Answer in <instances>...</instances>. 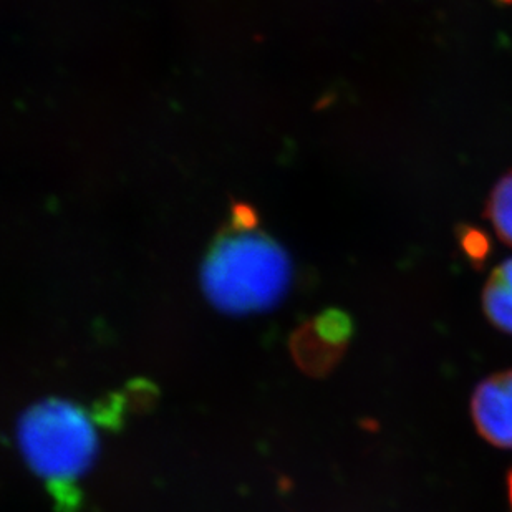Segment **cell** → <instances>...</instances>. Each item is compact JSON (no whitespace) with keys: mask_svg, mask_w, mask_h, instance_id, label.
<instances>
[{"mask_svg":"<svg viewBox=\"0 0 512 512\" xmlns=\"http://www.w3.org/2000/svg\"><path fill=\"white\" fill-rule=\"evenodd\" d=\"M483 305L489 320L499 329L512 334V290L496 277H491L484 289Z\"/></svg>","mask_w":512,"mask_h":512,"instance_id":"8992f818","label":"cell"},{"mask_svg":"<svg viewBox=\"0 0 512 512\" xmlns=\"http://www.w3.org/2000/svg\"><path fill=\"white\" fill-rule=\"evenodd\" d=\"M352 324L339 310H327L292 337V353L304 372L324 375L342 357Z\"/></svg>","mask_w":512,"mask_h":512,"instance_id":"3957f363","label":"cell"},{"mask_svg":"<svg viewBox=\"0 0 512 512\" xmlns=\"http://www.w3.org/2000/svg\"><path fill=\"white\" fill-rule=\"evenodd\" d=\"M494 277H496L499 282H503L508 289L512 290V259L503 262V264L496 269V272H494Z\"/></svg>","mask_w":512,"mask_h":512,"instance_id":"9c48e42d","label":"cell"},{"mask_svg":"<svg viewBox=\"0 0 512 512\" xmlns=\"http://www.w3.org/2000/svg\"><path fill=\"white\" fill-rule=\"evenodd\" d=\"M257 218L254 209L246 204H234L232 209V226L241 229H256Z\"/></svg>","mask_w":512,"mask_h":512,"instance_id":"ba28073f","label":"cell"},{"mask_svg":"<svg viewBox=\"0 0 512 512\" xmlns=\"http://www.w3.org/2000/svg\"><path fill=\"white\" fill-rule=\"evenodd\" d=\"M509 499H511V512H512V473L509 474Z\"/></svg>","mask_w":512,"mask_h":512,"instance_id":"30bf717a","label":"cell"},{"mask_svg":"<svg viewBox=\"0 0 512 512\" xmlns=\"http://www.w3.org/2000/svg\"><path fill=\"white\" fill-rule=\"evenodd\" d=\"M504 2H512V0H504Z\"/></svg>","mask_w":512,"mask_h":512,"instance_id":"8fae6325","label":"cell"},{"mask_svg":"<svg viewBox=\"0 0 512 512\" xmlns=\"http://www.w3.org/2000/svg\"><path fill=\"white\" fill-rule=\"evenodd\" d=\"M461 246H463L466 256L474 262H483L489 254L488 236L479 229L463 228L461 231Z\"/></svg>","mask_w":512,"mask_h":512,"instance_id":"52a82bcc","label":"cell"},{"mask_svg":"<svg viewBox=\"0 0 512 512\" xmlns=\"http://www.w3.org/2000/svg\"><path fill=\"white\" fill-rule=\"evenodd\" d=\"M289 282V257L256 229L232 226L214 242L204 261V292L228 314L269 309L281 300Z\"/></svg>","mask_w":512,"mask_h":512,"instance_id":"6da1fadb","label":"cell"},{"mask_svg":"<svg viewBox=\"0 0 512 512\" xmlns=\"http://www.w3.org/2000/svg\"><path fill=\"white\" fill-rule=\"evenodd\" d=\"M17 436L30 468L47 481L58 503L77 508L75 483L97 453V435L87 413L70 401L50 398L20 418Z\"/></svg>","mask_w":512,"mask_h":512,"instance_id":"7a4b0ae2","label":"cell"},{"mask_svg":"<svg viewBox=\"0 0 512 512\" xmlns=\"http://www.w3.org/2000/svg\"><path fill=\"white\" fill-rule=\"evenodd\" d=\"M471 413L479 435L498 448H512V370L479 383Z\"/></svg>","mask_w":512,"mask_h":512,"instance_id":"277c9868","label":"cell"},{"mask_svg":"<svg viewBox=\"0 0 512 512\" xmlns=\"http://www.w3.org/2000/svg\"><path fill=\"white\" fill-rule=\"evenodd\" d=\"M486 216L498 236L512 246V173L506 174L493 189Z\"/></svg>","mask_w":512,"mask_h":512,"instance_id":"5b68a950","label":"cell"}]
</instances>
